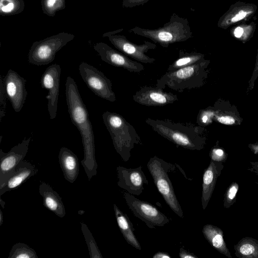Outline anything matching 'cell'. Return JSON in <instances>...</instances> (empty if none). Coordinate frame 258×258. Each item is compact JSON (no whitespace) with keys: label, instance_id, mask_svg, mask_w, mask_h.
<instances>
[{"label":"cell","instance_id":"obj_1","mask_svg":"<svg viewBox=\"0 0 258 258\" xmlns=\"http://www.w3.org/2000/svg\"><path fill=\"white\" fill-rule=\"evenodd\" d=\"M66 96L71 120L78 129L84 148V159L81 164L88 180L97 175L98 165L95 155L94 136L89 113L74 79L69 76L66 84Z\"/></svg>","mask_w":258,"mask_h":258},{"label":"cell","instance_id":"obj_2","mask_svg":"<svg viewBox=\"0 0 258 258\" xmlns=\"http://www.w3.org/2000/svg\"><path fill=\"white\" fill-rule=\"evenodd\" d=\"M146 123L161 136L178 146L191 150L204 147L202 128L192 123H183L167 119L147 118Z\"/></svg>","mask_w":258,"mask_h":258},{"label":"cell","instance_id":"obj_3","mask_svg":"<svg viewBox=\"0 0 258 258\" xmlns=\"http://www.w3.org/2000/svg\"><path fill=\"white\" fill-rule=\"evenodd\" d=\"M102 118L115 150L124 162L128 161L135 145L142 144L140 137L134 127L117 113L106 111Z\"/></svg>","mask_w":258,"mask_h":258},{"label":"cell","instance_id":"obj_4","mask_svg":"<svg viewBox=\"0 0 258 258\" xmlns=\"http://www.w3.org/2000/svg\"><path fill=\"white\" fill-rule=\"evenodd\" d=\"M129 32L149 38L165 48L171 44L185 41L192 37L188 20L175 13H173L169 21L162 27L150 29L136 26Z\"/></svg>","mask_w":258,"mask_h":258},{"label":"cell","instance_id":"obj_5","mask_svg":"<svg viewBox=\"0 0 258 258\" xmlns=\"http://www.w3.org/2000/svg\"><path fill=\"white\" fill-rule=\"evenodd\" d=\"M207 62L204 60L175 71H167L157 80L155 87L163 89L167 87L179 92L199 88L203 83Z\"/></svg>","mask_w":258,"mask_h":258},{"label":"cell","instance_id":"obj_6","mask_svg":"<svg viewBox=\"0 0 258 258\" xmlns=\"http://www.w3.org/2000/svg\"><path fill=\"white\" fill-rule=\"evenodd\" d=\"M147 166L155 185L166 203L177 215L183 218V211L168 175L173 165L154 156L150 159Z\"/></svg>","mask_w":258,"mask_h":258},{"label":"cell","instance_id":"obj_7","mask_svg":"<svg viewBox=\"0 0 258 258\" xmlns=\"http://www.w3.org/2000/svg\"><path fill=\"white\" fill-rule=\"evenodd\" d=\"M74 38V35L62 32L34 42L28 53V62L37 66L49 64L56 53Z\"/></svg>","mask_w":258,"mask_h":258},{"label":"cell","instance_id":"obj_8","mask_svg":"<svg viewBox=\"0 0 258 258\" xmlns=\"http://www.w3.org/2000/svg\"><path fill=\"white\" fill-rule=\"evenodd\" d=\"M123 29L106 32L103 37L108 39L111 44L119 51L126 55L144 63H153L155 59L146 54L149 50L155 49L157 46L155 43L145 40L141 44H137L130 41L127 38L118 34Z\"/></svg>","mask_w":258,"mask_h":258},{"label":"cell","instance_id":"obj_9","mask_svg":"<svg viewBox=\"0 0 258 258\" xmlns=\"http://www.w3.org/2000/svg\"><path fill=\"white\" fill-rule=\"evenodd\" d=\"M79 70L85 83L96 96L111 102L116 101L112 83L102 72L85 62L80 64Z\"/></svg>","mask_w":258,"mask_h":258},{"label":"cell","instance_id":"obj_10","mask_svg":"<svg viewBox=\"0 0 258 258\" xmlns=\"http://www.w3.org/2000/svg\"><path fill=\"white\" fill-rule=\"evenodd\" d=\"M123 197L133 214L150 228L162 227L169 222L168 217L151 204L124 192Z\"/></svg>","mask_w":258,"mask_h":258},{"label":"cell","instance_id":"obj_11","mask_svg":"<svg viewBox=\"0 0 258 258\" xmlns=\"http://www.w3.org/2000/svg\"><path fill=\"white\" fill-rule=\"evenodd\" d=\"M60 75V65L53 64L46 69L40 80L42 88L47 89L48 92L47 108L51 119H54L56 116Z\"/></svg>","mask_w":258,"mask_h":258},{"label":"cell","instance_id":"obj_12","mask_svg":"<svg viewBox=\"0 0 258 258\" xmlns=\"http://www.w3.org/2000/svg\"><path fill=\"white\" fill-rule=\"evenodd\" d=\"M93 48L104 62L114 67L122 68L130 72L140 73L144 66L140 62L133 60L120 51L116 50L106 43L97 42Z\"/></svg>","mask_w":258,"mask_h":258},{"label":"cell","instance_id":"obj_13","mask_svg":"<svg viewBox=\"0 0 258 258\" xmlns=\"http://www.w3.org/2000/svg\"><path fill=\"white\" fill-rule=\"evenodd\" d=\"M6 96L16 112H20L25 103L28 94L26 80L12 70H9L3 79Z\"/></svg>","mask_w":258,"mask_h":258},{"label":"cell","instance_id":"obj_14","mask_svg":"<svg viewBox=\"0 0 258 258\" xmlns=\"http://www.w3.org/2000/svg\"><path fill=\"white\" fill-rule=\"evenodd\" d=\"M31 139V137L25 138L8 153L0 150V188L12 174L16 166L24 159L28 151Z\"/></svg>","mask_w":258,"mask_h":258},{"label":"cell","instance_id":"obj_15","mask_svg":"<svg viewBox=\"0 0 258 258\" xmlns=\"http://www.w3.org/2000/svg\"><path fill=\"white\" fill-rule=\"evenodd\" d=\"M116 170L119 187L133 195L139 196L142 194L144 186L148 185V181L141 166L136 168L118 166Z\"/></svg>","mask_w":258,"mask_h":258},{"label":"cell","instance_id":"obj_16","mask_svg":"<svg viewBox=\"0 0 258 258\" xmlns=\"http://www.w3.org/2000/svg\"><path fill=\"white\" fill-rule=\"evenodd\" d=\"M257 7L254 4L238 1L231 5L219 18L217 26L223 29L248 21L255 14Z\"/></svg>","mask_w":258,"mask_h":258},{"label":"cell","instance_id":"obj_17","mask_svg":"<svg viewBox=\"0 0 258 258\" xmlns=\"http://www.w3.org/2000/svg\"><path fill=\"white\" fill-rule=\"evenodd\" d=\"M137 103L146 106H163L178 100L177 96L163 89L145 86L140 88L133 95Z\"/></svg>","mask_w":258,"mask_h":258},{"label":"cell","instance_id":"obj_18","mask_svg":"<svg viewBox=\"0 0 258 258\" xmlns=\"http://www.w3.org/2000/svg\"><path fill=\"white\" fill-rule=\"evenodd\" d=\"M37 172L38 169L34 165L27 160H21L0 188V197L7 191L18 188Z\"/></svg>","mask_w":258,"mask_h":258},{"label":"cell","instance_id":"obj_19","mask_svg":"<svg viewBox=\"0 0 258 258\" xmlns=\"http://www.w3.org/2000/svg\"><path fill=\"white\" fill-rule=\"evenodd\" d=\"M224 168L222 162L211 160L203 175L202 205L205 210L211 199L218 177Z\"/></svg>","mask_w":258,"mask_h":258},{"label":"cell","instance_id":"obj_20","mask_svg":"<svg viewBox=\"0 0 258 258\" xmlns=\"http://www.w3.org/2000/svg\"><path fill=\"white\" fill-rule=\"evenodd\" d=\"M58 160L64 178L70 183H74L79 172V163L77 155L69 149L63 147L60 149Z\"/></svg>","mask_w":258,"mask_h":258},{"label":"cell","instance_id":"obj_21","mask_svg":"<svg viewBox=\"0 0 258 258\" xmlns=\"http://www.w3.org/2000/svg\"><path fill=\"white\" fill-rule=\"evenodd\" d=\"M39 192L42 197L43 205L45 208L60 218L65 216L66 210L61 198L50 185L41 182L39 186Z\"/></svg>","mask_w":258,"mask_h":258},{"label":"cell","instance_id":"obj_22","mask_svg":"<svg viewBox=\"0 0 258 258\" xmlns=\"http://www.w3.org/2000/svg\"><path fill=\"white\" fill-rule=\"evenodd\" d=\"M202 232L212 247L227 257L232 258L224 239L223 232L221 229L213 225L206 224L204 226Z\"/></svg>","mask_w":258,"mask_h":258},{"label":"cell","instance_id":"obj_23","mask_svg":"<svg viewBox=\"0 0 258 258\" xmlns=\"http://www.w3.org/2000/svg\"><path fill=\"white\" fill-rule=\"evenodd\" d=\"M113 209L118 226L126 241L136 249L141 250V245L134 233L133 224L128 216L116 204L113 205Z\"/></svg>","mask_w":258,"mask_h":258},{"label":"cell","instance_id":"obj_24","mask_svg":"<svg viewBox=\"0 0 258 258\" xmlns=\"http://www.w3.org/2000/svg\"><path fill=\"white\" fill-rule=\"evenodd\" d=\"M235 255L239 258H258V240L245 237L234 245Z\"/></svg>","mask_w":258,"mask_h":258},{"label":"cell","instance_id":"obj_25","mask_svg":"<svg viewBox=\"0 0 258 258\" xmlns=\"http://www.w3.org/2000/svg\"><path fill=\"white\" fill-rule=\"evenodd\" d=\"M204 60V55L201 53L186 52L180 50L178 57L167 68V71H175L184 68Z\"/></svg>","mask_w":258,"mask_h":258},{"label":"cell","instance_id":"obj_26","mask_svg":"<svg viewBox=\"0 0 258 258\" xmlns=\"http://www.w3.org/2000/svg\"><path fill=\"white\" fill-rule=\"evenodd\" d=\"M255 29L256 24L254 22L252 21L249 24L243 22L232 27L230 32L233 37L242 42H246L253 36Z\"/></svg>","mask_w":258,"mask_h":258},{"label":"cell","instance_id":"obj_27","mask_svg":"<svg viewBox=\"0 0 258 258\" xmlns=\"http://www.w3.org/2000/svg\"><path fill=\"white\" fill-rule=\"evenodd\" d=\"M24 0H0V15L10 16L22 13L25 9Z\"/></svg>","mask_w":258,"mask_h":258},{"label":"cell","instance_id":"obj_28","mask_svg":"<svg viewBox=\"0 0 258 258\" xmlns=\"http://www.w3.org/2000/svg\"><path fill=\"white\" fill-rule=\"evenodd\" d=\"M80 224L81 230L87 245L90 257L102 258V255L95 239L87 225L83 222H81Z\"/></svg>","mask_w":258,"mask_h":258},{"label":"cell","instance_id":"obj_29","mask_svg":"<svg viewBox=\"0 0 258 258\" xmlns=\"http://www.w3.org/2000/svg\"><path fill=\"white\" fill-rule=\"evenodd\" d=\"M8 258H38L35 251L24 243L18 242L12 246Z\"/></svg>","mask_w":258,"mask_h":258},{"label":"cell","instance_id":"obj_30","mask_svg":"<svg viewBox=\"0 0 258 258\" xmlns=\"http://www.w3.org/2000/svg\"><path fill=\"white\" fill-rule=\"evenodd\" d=\"M43 13L49 17H54L58 11L66 8V0H41Z\"/></svg>","mask_w":258,"mask_h":258},{"label":"cell","instance_id":"obj_31","mask_svg":"<svg viewBox=\"0 0 258 258\" xmlns=\"http://www.w3.org/2000/svg\"><path fill=\"white\" fill-rule=\"evenodd\" d=\"M239 185L236 182H233L227 188L224 196V207L229 208L235 202Z\"/></svg>","mask_w":258,"mask_h":258},{"label":"cell","instance_id":"obj_32","mask_svg":"<svg viewBox=\"0 0 258 258\" xmlns=\"http://www.w3.org/2000/svg\"><path fill=\"white\" fill-rule=\"evenodd\" d=\"M214 115L212 111L204 110L201 111L198 116L197 122L199 124H207L209 122L211 117Z\"/></svg>","mask_w":258,"mask_h":258},{"label":"cell","instance_id":"obj_33","mask_svg":"<svg viewBox=\"0 0 258 258\" xmlns=\"http://www.w3.org/2000/svg\"><path fill=\"white\" fill-rule=\"evenodd\" d=\"M211 160L216 161L224 162L226 156L223 150L219 148L213 149L210 154Z\"/></svg>","mask_w":258,"mask_h":258},{"label":"cell","instance_id":"obj_34","mask_svg":"<svg viewBox=\"0 0 258 258\" xmlns=\"http://www.w3.org/2000/svg\"><path fill=\"white\" fill-rule=\"evenodd\" d=\"M150 0H122V6L124 8H132L142 6Z\"/></svg>","mask_w":258,"mask_h":258},{"label":"cell","instance_id":"obj_35","mask_svg":"<svg viewBox=\"0 0 258 258\" xmlns=\"http://www.w3.org/2000/svg\"><path fill=\"white\" fill-rule=\"evenodd\" d=\"M215 118L219 122L223 124H232L235 122L234 118L230 116L215 115Z\"/></svg>","mask_w":258,"mask_h":258},{"label":"cell","instance_id":"obj_36","mask_svg":"<svg viewBox=\"0 0 258 258\" xmlns=\"http://www.w3.org/2000/svg\"><path fill=\"white\" fill-rule=\"evenodd\" d=\"M179 256L181 258H198L194 253L189 252L182 248H180Z\"/></svg>","mask_w":258,"mask_h":258},{"label":"cell","instance_id":"obj_37","mask_svg":"<svg viewBox=\"0 0 258 258\" xmlns=\"http://www.w3.org/2000/svg\"><path fill=\"white\" fill-rule=\"evenodd\" d=\"M257 76H258V53H257V56L256 64H255V67L254 70V72L252 74V76L251 77V80L250 81V83H249V87L250 89H251L253 88V85H254V82L255 80L256 79Z\"/></svg>","mask_w":258,"mask_h":258},{"label":"cell","instance_id":"obj_38","mask_svg":"<svg viewBox=\"0 0 258 258\" xmlns=\"http://www.w3.org/2000/svg\"><path fill=\"white\" fill-rule=\"evenodd\" d=\"M249 170L258 176V161L251 162Z\"/></svg>","mask_w":258,"mask_h":258},{"label":"cell","instance_id":"obj_39","mask_svg":"<svg viewBox=\"0 0 258 258\" xmlns=\"http://www.w3.org/2000/svg\"><path fill=\"white\" fill-rule=\"evenodd\" d=\"M153 258H170L171 256L168 253L164 252H158L153 256Z\"/></svg>","mask_w":258,"mask_h":258},{"label":"cell","instance_id":"obj_40","mask_svg":"<svg viewBox=\"0 0 258 258\" xmlns=\"http://www.w3.org/2000/svg\"><path fill=\"white\" fill-rule=\"evenodd\" d=\"M249 147L255 154H258V144H250Z\"/></svg>","mask_w":258,"mask_h":258},{"label":"cell","instance_id":"obj_41","mask_svg":"<svg viewBox=\"0 0 258 258\" xmlns=\"http://www.w3.org/2000/svg\"><path fill=\"white\" fill-rule=\"evenodd\" d=\"M4 222V215L2 211L0 209V226H2Z\"/></svg>","mask_w":258,"mask_h":258},{"label":"cell","instance_id":"obj_42","mask_svg":"<svg viewBox=\"0 0 258 258\" xmlns=\"http://www.w3.org/2000/svg\"><path fill=\"white\" fill-rule=\"evenodd\" d=\"M0 204L2 206V207L4 209L5 208V202L2 200V199L0 198Z\"/></svg>","mask_w":258,"mask_h":258}]
</instances>
